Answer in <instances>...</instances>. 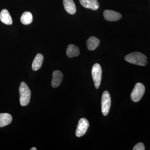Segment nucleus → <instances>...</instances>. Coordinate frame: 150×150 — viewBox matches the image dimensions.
<instances>
[{
	"label": "nucleus",
	"mask_w": 150,
	"mask_h": 150,
	"mask_svg": "<svg viewBox=\"0 0 150 150\" xmlns=\"http://www.w3.org/2000/svg\"><path fill=\"white\" fill-rule=\"evenodd\" d=\"M89 126L88 120L85 118H82L79 121L77 126L76 135L77 137H81L85 134Z\"/></svg>",
	"instance_id": "6"
},
{
	"label": "nucleus",
	"mask_w": 150,
	"mask_h": 150,
	"mask_svg": "<svg viewBox=\"0 0 150 150\" xmlns=\"http://www.w3.org/2000/svg\"><path fill=\"white\" fill-rule=\"evenodd\" d=\"M64 75L60 71L55 70L53 73V77L51 81V86L54 88L58 87L62 83Z\"/></svg>",
	"instance_id": "8"
},
{
	"label": "nucleus",
	"mask_w": 150,
	"mask_h": 150,
	"mask_svg": "<svg viewBox=\"0 0 150 150\" xmlns=\"http://www.w3.org/2000/svg\"><path fill=\"white\" fill-rule=\"evenodd\" d=\"M0 20L6 25H11L13 23L11 17L8 11L6 9H3L0 13Z\"/></svg>",
	"instance_id": "13"
},
{
	"label": "nucleus",
	"mask_w": 150,
	"mask_h": 150,
	"mask_svg": "<svg viewBox=\"0 0 150 150\" xmlns=\"http://www.w3.org/2000/svg\"><path fill=\"white\" fill-rule=\"evenodd\" d=\"M103 16L106 21H117L122 17L121 13L110 10H105L103 12Z\"/></svg>",
	"instance_id": "7"
},
{
	"label": "nucleus",
	"mask_w": 150,
	"mask_h": 150,
	"mask_svg": "<svg viewBox=\"0 0 150 150\" xmlns=\"http://www.w3.org/2000/svg\"><path fill=\"white\" fill-rule=\"evenodd\" d=\"M63 4L65 10L70 14H74L76 9L73 0H63Z\"/></svg>",
	"instance_id": "10"
},
{
	"label": "nucleus",
	"mask_w": 150,
	"mask_h": 150,
	"mask_svg": "<svg viewBox=\"0 0 150 150\" xmlns=\"http://www.w3.org/2000/svg\"><path fill=\"white\" fill-rule=\"evenodd\" d=\"M145 87L143 84L138 83L133 89L131 95V99L134 102H139L145 93Z\"/></svg>",
	"instance_id": "3"
},
{
	"label": "nucleus",
	"mask_w": 150,
	"mask_h": 150,
	"mask_svg": "<svg viewBox=\"0 0 150 150\" xmlns=\"http://www.w3.org/2000/svg\"><path fill=\"white\" fill-rule=\"evenodd\" d=\"M145 146L144 144L142 142L138 143L133 148V150H144Z\"/></svg>",
	"instance_id": "17"
},
{
	"label": "nucleus",
	"mask_w": 150,
	"mask_h": 150,
	"mask_svg": "<svg viewBox=\"0 0 150 150\" xmlns=\"http://www.w3.org/2000/svg\"><path fill=\"white\" fill-rule=\"evenodd\" d=\"M30 150H37V149L35 147H33L30 149Z\"/></svg>",
	"instance_id": "18"
},
{
	"label": "nucleus",
	"mask_w": 150,
	"mask_h": 150,
	"mask_svg": "<svg viewBox=\"0 0 150 150\" xmlns=\"http://www.w3.org/2000/svg\"><path fill=\"white\" fill-rule=\"evenodd\" d=\"M83 7L95 11L99 8V4L97 0H79Z\"/></svg>",
	"instance_id": "9"
},
{
	"label": "nucleus",
	"mask_w": 150,
	"mask_h": 150,
	"mask_svg": "<svg viewBox=\"0 0 150 150\" xmlns=\"http://www.w3.org/2000/svg\"><path fill=\"white\" fill-rule=\"evenodd\" d=\"M100 43V41L98 38L94 36H91L87 40V47L90 51H93L98 47Z\"/></svg>",
	"instance_id": "11"
},
{
	"label": "nucleus",
	"mask_w": 150,
	"mask_h": 150,
	"mask_svg": "<svg viewBox=\"0 0 150 150\" xmlns=\"http://www.w3.org/2000/svg\"><path fill=\"white\" fill-rule=\"evenodd\" d=\"M32 13L29 11L25 12L22 15L21 18V21L24 25H28L31 23L33 21Z\"/></svg>",
	"instance_id": "16"
},
{
	"label": "nucleus",
	"mask_w": 150,
	"mask_h": 150,
	"mask_svg": "<svg viewBox=\"0 0 150 150\" xmlns=\"http://www.w3.org/2000/svg\"><path fill=\"white\" fill-rule=\"evenodd\" d=\"M111 105V98L108 91H105L103 93L101 98V110L103 114L106 116L110 110Z\"/></svg>",
	"instance_id": "5"
},
{
	"label": "nucleus",
	"mask_w": 150,
	"mask_h": 150,
	"mask_svg": "<svg viewBox=\"0 0 150 150\" xmlns=\"http://www.w3.org/2000/svg\"><path fill=\"white\" fill-rule=\"evenodd\" d=\"M43 61V56L42 54H37L35 56L32 65V69L34 71L39 70L42 66Z\"/></svg>",
	"instance_id": "14"
},
{
	"label": "nucleus",
	"mask_w": 150,
	"mask_h": 150,
	"mask_svg": "<svg viewBox=\"0 0 150 150\" xmlns=\"http://www.w3.org/2000/svg\"><path fill=\"white\" fill-rule=\"evenodd\" d=\"M91 74L95 86L96 88L98 89L101 83L102 75V69L99 64H95L93 66Z\"/></svg>",
	"instance_id": "4"
},
{
	"label": "nucleus",
	"mask_w": 150,
	"mask_h": 150,
	"mask_svg": "<svg viewBox=\"0 0 150 150\" xmlns=\"http://www.w3.org/2000/svg\"><path fill=\"white\" fill-rule=\"evenodd\" d=\"M66 53L67 56L69 58H72L76 57L79 55L80 49L76 45L70 44L67 47Z\"/></svg>",
	"instance_id": "12"
},
{
	"label": "nucleus",
	"mask_w": 150,
	"mask_h": 150,
	"mask_svg": "<svg viewBox=\"0 0 150 150\" xmlns=\"http://www.w3.org/2000/svg\"><path fill=\"white\" fill-rule=\"evenodd\" d=\"M12 121V117L7 113H0V127H4L8 125Z\"/></svg>",
	"instance_id": "15"
},
{
	"label": "nucleus",
	"mask_w": 150,
	"mask_h": 150,
	"mask_svg": "<svg viewBox=\"0 0 150 150\" xmlns=\"http://www.w3.org/2000/svg\"><path fill=\"white\" fill-rule=\"evenodd\" d=\"M126 62L134 65L146 66L148 64L147 58L144 54L139 52H134L125 57Z\"/></svg>",
	"instance_id": "1"
},
{
	"label": "nucleus",
	"mask_w": 150,
	"mask_h": 150,
	"mask_svg": "<svg viewBox=\"0 0 150 150\" xmlns=\"http://www.w3.org/2000/svg\"><path fill=\"white\" fill-rule=\"evenodd\" d=\"M20 102L21 105L25 106L29 104L31 97V91L24 82H22L19 88Z\"/></svg>",
	"instance_id": "2"
}]
</instances>
